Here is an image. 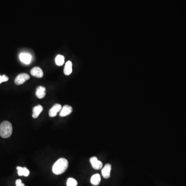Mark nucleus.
<instances>
[{
  "label": "nucleus",
  "instance_id": "f257e3e1",
  "mask_svg": "<svg viewBox=\"0 0 186 186\" xmlns=\"http://www.w3.org/2000/svg\"><path fill=\"white\" fill-rule=\"evenodd\" d=\"M68 167V162L65 158H60L54 164L52 172L55 175H60L66 171Z\"/></svg>",
  "mask_w": 186,
  "mask_h": 186
},
{
  "label": "nucleus",
  "instance_id": "f03ea898",
  "mask_svg": "<svg viewBox=\"0 0 186 186\" xmlns=\"http://www.w3.org/2000/svg\"><path fill=\"white\" fill-rule=\"evenodd\" d=\"M13 133V127L11 123L4 121L0 125V136L3 138L11 137Z\"/></svg>",
  "mask_w": 186,
  "mask_h": 186
},
{
  "label": "nucleus",
  "instance_id": "7ed1b4c3",
  "mask_svg": "<svg viewBox=\"0 0 186 186\" xmlns=\"http://www.w3.org/2000/svg\"><path fill=\"white\" fill-rule=\"evenodd\" d=\"M30 76L25 73H20L17 76L15 80V83L16 85H19L24 83L26 81L30 79Z\"/></svg>",
  "mask_w": 186,
  "mask_h": 186
},
{
  "label": "nucleus",
  "instance_id": "20e7f679",
  "mask_svg": "<svg viewBox=\"0 0 186 186\" xmlns=\"http://www.w3.org/2000/svg\"><path fill=\"white\" fill-rule=\"evenodd\" d=\"M90 163L92 165L93 168L95 170H100L103 167V163L99 161L96 157H93L89 160Z\"/></svg>",
  "mask_w": 186,
  "mask_h": 186
},
{
  "label": "nucleus",
  "instance_id": "39448f33",
  "mask_svg": "<svg viewBox=\"0 0 186 186\" xmlns=\"http://www.w3.org/2000/svg\"><path fill=\"white\" fill-rule=\"evenodd\" d=\"M111 168V165L110 164H107L103 168V170L101 171V173L104 178L108 179L110 178Z\"/></svg>",
  "mask_w": 186,
  "mask_h": 186
},
{
  "label": "nucleus",
  "instance_id": "423d86ee",
  "mask_svg": "<svg viewBox=\"0 0 186 186\" xmlns=\"http://www.w3.org/2000/svg\"><path fill=\"white\" fill-rule=\"evenodd\" d=\"M62 108V106L60 104H55L51 109L50 110L49 112V116L51 118H53L57 116L58 112L61 111Z\"/></svg>",
  "mask_w": 186,
  "mask_h": 186
},
{
  "label": "nucleus",
  "instance_id": "0eeeda50",
  "mask_svg": "<svg viewBox=\"0 0 186 186\" xmlns=\"http://www.w3.org/2000/svg\"><path fill=\"white\" fill-rule=\"evenodd\" d=\"M73 111V108L72 107L68 105H65L63 107L61 110L60 112V115L61 117H65L68 115L70 114Z\"/></svg>",
  "mask_w": 186,
  "mask_h": 186
},
{
  "label": "nucleus",
  "instance_id": "6e6552de",
  "mask_svg": "<svg viewBox=\"0 0 186 186\" xmlns=\"http://www.w3.org/2000/svg\"><path fill=\"white\" fill-rule=\"evenodd\" d=\"M31 73L32 76L38 78H42L43 76V71L40 67H35L32 69L31 70Z\"/></svg>",
  "mask_w": 186,
  "mask_h": 186
},
{
  "label": "nucleus",
  "instance_id": "1a4fd4ad",
  "mask_svg": "<svg viewBox=\"0 0 186 186\" xmlns=\"http://www.w3.org/2000/svg\"><path fill=\"white\" fill-rule=\"evenodd\" d=\"M20 60L25 64H30L31 61V55L27 53H21L19 55Z\"/></svg>",
  "mask_w": 186,
  "mask_h": 186
},
{
  "label": "nucleus",
  "instance_id": "9d476101",
  "mask_svg": "<svg viewBox=\"0 0 186 186\" xmlns=\"http://www.w3.org/2000/svg\"><path fill=\"white\" fill-rule=\"evenodd\" d=\"M46 88L45 87L39 86L36 89V96L39 99L43 98L46 96Z\"/></svg>",
  "mask_w": 186,
  "mask_h": 186
},
{
  "label": "nucleus",
  "instance_id": "9b49d317",
  "mask_svg": "<svg viewBox=\"0 0 186 186\" xmlns=\"http://www.w3.org/2000/svg\"><path fill=\"white\" fill-rule=\"evenodd\" d=\"M17 170L18 171V175L20 176H24L25 177H28L30 175V171L26 167H17Z\"/></svg>",
  "mask_w": 186,
  "mask_h": 186
},
{
  "label": "nucleus",
  "instance_id": "f8f14e48",
  "mask_svg": "<svg viewBox=\"0 0 186 186\" xmlns=\"http://www.w3.org/2000/svg\"><path fill=\"white\" fill-rule=\"evenodd\" d=\"M43 110V107L41 105H38L34 107L33 109L32 116L34 118H37L41 112Z\"/></svg>",
  "mask_w": 186,
  "mask_h": 186
},
{
  "label": "nucleus",
  "instance_id": "ddd939ff",
  "mask_svg": "<svg viewBox=\"0 0 186 186\" xmlns=\"http://www.w3.org/2000/svg\"><path fill=\"white\" fill-rule=\"evenodd\" d=\"M101 181V177L99 174H94L91 178V183L94 186H98L99 185Z\"/></svg>",
  "mask_w": 186,
  "mask_h": 186
},
{
  "label": "nucleus",
  "instance_id": "4468645a",
  "mask_svg": "<svg viewBox=\"0 0 186 186\" xmlns=\"http://www.w3.org/2000/svg\"><path fill=\"white\" fill-rule=\"evenodd\" d=\"M72 66H73V64H72V62H67V63H66L65 67H64V74L66 75V76H69V75L71 74L72 71H73Z\"/></svg>",
  "mask_w": 186,
  "mask_h": 186
},
{
  "label": "nucleus",
  "instance_id": "2eb2a0df",
  "mask_svg": "<svg viewBox=\"0 0 186 186\" xmlns=\"http://www.w3.org/2000/svg\"><path fill=\"white\" fill-rule=\"evenodd\" d=\"M55 63L57 64V65L61 66H62L64 63V61H65V58L64 56L62 55H57L55 59Z\"/></svg>",
  "mask_w": 186,
  "mask_h": 186
},
{
  "label": "nucleus",
  "instance_id": "dca6fc26",
  "mask_svg": "<svg viewBox=\"0 0 186 186\" xmlns=\"http://www.w3.org/2000/svg\"><path fill=\"white\" fill-rule=\"evenodd\" d=\"M78 183L73 178H69L67 181V186H77Z\"/></svg>",
  "mask_w": 186,
  "mask_h": 186
},
{
  "label": "nucleus",
  "instance_id": "f3484780",
  "mask_svg": "<svg viewBox=\"0 0 186 186\" xmlns=\"http://www.w3.org/2000/svg\"><path fill=\"white\" fill-rule=\"evenodd\" d=\"M8 80H9V78L6 75H5V74H4L3 76L0 75V84L3 82H6Z\"/></svg>",
  "mask_w": 186,
  "mask_h": 186
},
{
  "label": "nucleus",
  "instance_id": "a211bd4d",
  "mask_svg": "<svg viewBox=\"0 0 186 186\" xmlns=\"http://www.w3.org/2000/svg\"><path fill=\"white\" fill-rule=\"evenodd\" d=\"M22 183V180L21 179H17V180L16 181V185H18V184H20V183Z\"/></svg>",
  "mask_w": 186,
  "mask_h": 186
},
{
  "label": "nucleus",
  "instance_id": "6ab92c4d",
  "mask_svg": "<svg viewBox=\"0 0 186 186\" xmlns=\"http://www.w3.org/2000/svg\"><path fill=\"white\" fill-rule=\"evenodd\" d=\"M16 186H25V185H24V183H22L18 184V185H16Z\"/></svg>",
  "mask_w": 186,
  "mask_h": 186
}]
</instances>
